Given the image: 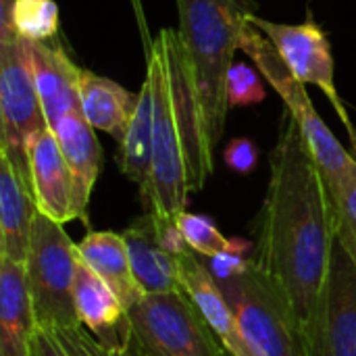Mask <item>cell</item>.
Here are the masks:
<instances>
[{"label":"cell","mask_w":356,"mask_h":356,"mask_svg":"<svg viewBox=\"0 0 356 356\" xmlns=\"http://www.w3.org/2000/svg\"><path fill=\"white\" fill-rule=\"evenodd\" d=\"M15 31L19 38L48 42L58 31V6L54 0L0 2V31Z\"/></svg>","instance_id":"22"},{"label":"cell","mask_w":356,"mask_h":356,"mask_svg":"<svg viewBox=\"0 0 356 356\" xmlns=\"http://www.w3.org/2000/svg\"><path fill=\"white\" fill-rule=\"evenodd\" d=\"M152 123H154V98L150 81L144 79L138 92V104L127 125L123 140L117 144V165L121 173L140 188V194L148 188L150 161H152Z\"/></svg>","instance_id":"21"},{"label":"cell","mask_w":356,"mask_h":356,"mask_svg":"<svg viewBox=\"0 0 356 356\" xmlns=\"http://www.w3.org/2000/svg\"><path fill=\"white\" fill-rule=\"evenodd\" d=\"M240 332L259 356H302L300 327L280 284L254 259L242 273L217 282Z\"/></svg>","instance_id":"6"},{"label":"cell","mask_w":356,"mask_h":356,"mask_svg":"<svg viewBox=\"0 0 356 356\" xmlns=\"http://www.w3.org/2000/svg\"><path fill=\"white\" fill-rule=\"evenodd\" d=\"M269 167L254 261L280 284L302 330L327 282L336 211L319 163L290 113L284 115Z\"/></svg>","instance_id":"1"},{"label":"cell","mask_w":356,"mask_h":356,"mask_svg":"<svg viewBox=\"0 0 356 356\" xmlns=\"http://www.w3.org/2000/svg\"><path fill=\"white\" fill-rule=\"evenodd\" d=\"M35 213L27 181L0 152V259L25 265Z\"/></svg>","instance_id":"17"},{"label":"cell","mask_w":356,"mask_h":356,"mask_svg":"<svg viewBox=\"0 0 356 356\" xmlns=\"http://www.w3.org/2000/svg\"><path fill=\"white\" fill-rule=\"evenodd\" d=\"M223 159L232 171H236L240 175H248L254 171V167L259 163V148L248 138H236L225 146Z\"/></svg>","instance_id":"27"},{"label":"cell","mask_w":356,"mask_h":356,"mask_svg":"<svg viewBox=\"0 0 356 356\" xmlns=\"http://www.w3.org/2000/svg\"><path fill=\"white\" fill-rule=\"evenodd\" d=\"M227 100H229V108L250 106L265 100V86L252 67L244 63L232 65L227 75Z\"/></svg>","instance_id":"25"},{"label":"cell","mask_w":356,"mask_h":356,"mask_svg":"<svg viewBox=\"0 0 356 356\" xmlns=\"http://www.w3.org/2000/svg\"><path fill=\"white\" fill-rule=\"evenodd\" d=\"M146 79L154 98L152 161L148 188L140 194L146 213L177 223L188 196L213 173V152L192 63L177 29H161L148 50Z\"/></svg>","instance_id":"2"},{"label":"cell","mask_w":356,"mask_h":356,"mask_svg":"<svg viewBox=\"0 0 356 356\" xmlns=\"http://www.w3.org/2000/svg\"><path fill=\"white\" fill-rule=\"evenodd\" d=\"M127 313L146 356H229L186 290L144 294Z\"/></svg>","instance_id":"7"},{"label":"cell","mask_w":356,"mask_h":356,"mask_svg":"<svg viewBox=\"0 0 356 356\" xmlns=\"http://www.w3.org/2000/svg\"><path fill=\"white\" fill-rule=\"evenodd\" d=\"M31 356H69L56 336L48 330L35 327L33 338H31Z\"/></svg>","instance_id":"29"},{"label":"cell","mask_w":356,"mask_h":356,"mask_svg":"<svg viewBox=\"0 0 356 356\" xmlns=\"http://www.w3.org/2000/svg\"><path fill=\"white\" fill-rule=\"evenodd\" d=\"M27 184L38 213L69 223L73 213V179L50 125L35 131L27 144Z\"/></svg>","instance_id":"11"},{"label":"cell","mask_w":356,"mask_h":356,"mask_svg":"<svg viewBox=\"0 0 356 356\" xmlns=\"http://www.w3.org/2000/svg\"><path fill=\"white\" fill-rule=\"evenodd\" d=\"M33 332L25 265L0 259V356H31Z\"/></svg>","instance_id":"18"},{"label":"cell","mask_w":356,"mask_h":356,"mask_svg":"<svg viewBox=\"0 0 356 356\" xmlns=\"http://www.w3.org/2000/svg\"><path fill=\"white\" fill-rule=\"evenodd\" d=\"M75 309L79 323L104 350L121 355L129 348L134 334L127 309L81 257L75 275Z\"/></svg>","instance_id":"12"},{"label":"cell","mask_w":356,"mask_h":356,"mask_svg":"<svg viewBox=\"0 0 356 356\" xmlns=\"http://www.w3.org/2000/svg\"><path fill=\"white\" fill-rule=\"evenodd\" d=\"M79 252L63 223L35 213L25 280L35 327L60 332L79 327L75 309V275Z\"/></svg>","instance_id":"5"},{"label":"cell","mask_w":356,"mask_h":356,"mask_svg":"<svg viewBox=\"0 0 356 356\" xmlns=\"http://www.w3.org/2000/svg\"><path fill=\"white\" fill-rule=\"evenodd\" d=\"M136 104L138 94L125 90L121 83L108 77L96 75L81 67L79 111L94 129L108 134L119 144L127 131Z\"/></svg>","instance_id":"19"},{"label":"cell","mask_w":356,"mask_h":356,"mask_svg":"<svg viewBox=\"0 0 356 356\" xmlns=\"http://www.w3.org/2000/svg\"><path fill=\"white\" fill-rule=\"evenodd\" d=\"M0 152L27 181V144L48 123L23 52V40L6 29L0 31Z\"/></svg>","instance_id":"8"},{"label":"cell","mask_w":356,"mask_h":356,"mask_svg":"<svg viewBox=\"0 0 356 356\" xmlns=\"http://www.w3.org/2000/svg\"><path fill=\"white\" fill-rule=\"evenodd\" d=\"M177 227H179L184 240L188 242L190 250H194L198 257L211 259V257H217V254H223V252L244 248L242 242L227 240L217 229V225L211 219L202 217V215H192V213L184 211L177 217Z\"/></svg>","instance_id":"23"},{"label":"cell","mask_w":356,"mask_h":356,"mask_svg":"<svg viewBox=\"0 0 356 356\" xmlns=\"http://www.w3.org/2000/svg\"><path fill=\"white\" fill-rule=\"evenodd\" d=\"M52 131L73 179L75 219L88 221V202L102 169V148L96 140L94 127L86 121L79 108L63 115L52 125Z\"/></svg>","instance_id":"15"},{"label":"cell","mask_w":356,"mask_h":356,"mask_svg":"<svg viewBox=\"0 0 356 356\" xmlns=\"http://www.w3.org/2000/svg\"><path fill=\"white\" fill-rule=\"evenodd\" d=\"M302 356H356V265L336 240L327 282L300 330Z\"/></svg>","instance_id":"9"},{"label":"cell","mask_w":356,"mask_h":356,"mask_svg":"<svg viewBox=\"0 0 356 356\" xmlns=\"http://www.w3.org/2000/svg\"><path fill=\"white\" fill-rule=\"evenodd\" d=\"M240 2H244V0H240Z\"/></svg>","instance_id":"31"},{"label":"cell","mask_w":356,"mask_h":356,"mask_svg":"<svg viewBox=\"0 0 356 356\" xmlns=\"http://www.w3.org/2000/svg\"><path fill=\"white\" fill-rule=\"evenodd\" d=\"M23 40V52L38 90V98L44 111L46 123L52 127L63 115L79 108V75L69 54L50 42Z\"/></svg>","instance_id":"13"},{"label":"cell","mask_w":356,"mask_h":356,"mask_svg":"<svg viewBox=\"0 0 356 356\" xmlns=\"http://www.w3.org/2000/svg\"><path fill=\"white\" fill-rule=\"evenodd\" d=\"M246 19L267 35V40L275 46V50L280 52V56L298 81L321 88V92L334 104L342 125L350 134V150L356 154V127L353 125L346 106L338 94V88L334 83V58L325 31L315 23V19H307L300 25L273 23L252 13H246Z\"/></svg>","instance_id":"10"},{"label":"cell","mask_w":356,"mask_h":356,"mask_svg":"<svg viewBox=\"0 0 356 356\" xmlns=\"http://www.w3.org/2000/svg\"><path fill=\"white\" fill-rule=\"evenodd\" d=\"M56 336V340L60 342V346L65 348V353L69 356H123L113 355L108 350H104L96 338L83 327H71V330H60V332H52Z\"/></svg>","instance_id":"26"},{"label":"cell","mask_w":356,"mask_h":356,"mask_svg":"<svg viewBox=\"0 0 356 356\" xmlns=\"http://www.w3.org/2000/svg\"><path fill=\"white\" fill-rule=\"evenodd\" d=\"M332 202L336 211V240L346 248L356 265V171Z\"/></svg>","instance_id":"24"},{"label":"cell","mask_w":356,"mask_h":356,"mask_svg":"<svg viewBox=\"0 0 356 356\" xmlns=\"http://www.w3.org/2000/svg\"><path fill=\"white\" fill-rule=\"evenodd\" d=\"M179 261V280L186 294L200 309L202 317L223 344L229 356H259L257 350L246 342L240 332L238 319L227 305L217 280L209 271L207 263L198 259L194 250H186L177 254Z\"/></svg>","instance_id":"14"},{"label":"cell","mask_w":356,"mask_h":356,"mask_svg":"<svg viewBox=\"0 0 356 356\" xmlns=\"http://www.w3.org/2000/svg\"><path fill=\"white\" fill-rule=\"evenodd\" d=\"M248 263H250V259H244L242 248H240V250H232V252L211 257L207 261V267H209V271L213 273V277L217 282H225V280H232L238 273H242Z\"/></svg>","instance_id":"28"},{"label":"cell","mask_w":356,"mask_h":356,"mask_svg":"<svg viewBox=\"0 0 356 356\" xmlns=\"http://www.w3.org/2000/svg\"><path fill=\"white\" fill-rule=\"evenodd\" d=\"M134 277L144 294L181 292L177 254L167 250L156 234V223L150 213L136 219L123 234Z\"/></svg>","instance_id":"16"},{"label":"cell","mask_w":356,"mask_h":356,"mask_svg":"<svg viewBox=\"0 0 356 356\" xmlns=\"http://www.w3.org/2000/svg\"><path fill=\"white\" fill-rule=\"evenodd\" d=\"M240 50H244L250 56V60L259 67L267 83L286 102L288 113L296 119L300 131L305 134L319 163V169L327 181V188L334 200V196L342 190L346 179L356 171V154L346 150L338 142V138L332 134V129L323 123L319 113L313 108L305 83L294 77V73L284 63L275 46L248 19H244L242 31H240Z\"/></svg>","instance_id":"4"},{"label":"cell","mask_w":356,"mask_h":356,"mask_svg":"<svg viewBox=\"0 0 356 356\" xmlns=\"http://www.w3.org/2000/svg\"><path fill=\"white\" fill-rule=\"evenodd\" d=\"M77 252L83 263L117 294L125 309L134 307L144 296L134 277L127 246L121 234L90 232L81 242H77Z\"/></svg>","instance_id":"20"},{"label":"cell","mask_w":356,"mask_h":356,"mask_svg":"<svg viewBox=\"0 0 356 356\" xmlns=\"http://www.w3.org/2000/svg\"><path fill=\"white\" fill-rule=\"evenodd\" d=\"M123 356H146L142 350H140V346L131 340V344H129V348L125 350V353H121Z\"/></svg>","instance_id":"30"},{"label":"cell","mask_w":356,"mask_h":356,"mask_svg":"<svg viewBox=\"0 0 356 356\" xmlns=\"http://www.w3.org/2000/svg\"><path fill=\"white\" fill-rule=\"evenodd\" d=\"M179 38L188 50L211 146L217 148L229 111L227 75L246 19L240 0H175Z\"/></svg>","instance_id":"3"}]
</instances>
